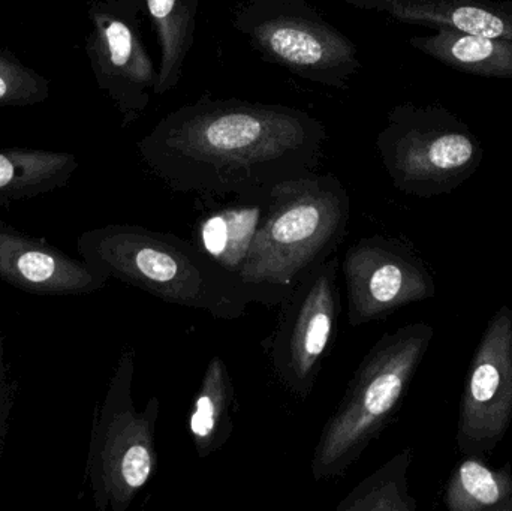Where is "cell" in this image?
Masks as SVG:
<instances>
[{
  "instance_id": "6da1fadb",
  "label": "cell",
  "mask_w": 512,
  "mask_h": 511,
  "mask_svg": "<svg viewBox=\"0 0 512 511\" xmlns=\"http://www.w3.org/2000/svg\"><path fill=\"white\" fill-rule=\"evenodd\" d=\"M325 141V126L300 108L204 96L159 120L137 149L171 191L228 197L315 173Z\"/></svg>"
},
{
  "instance_id": "7a4b0ae2",
  "label": "cell",
  "mask_w": 512,
  "mask_h": 511,
  "mask_svg": "<svg viewBox=\"0 0 512 511\" xmlns=\"http://www.w3.org/2000/svg\"><path fill=\"white\" fill-rule=\"evenodd\" d=\"M78 254L93 269L162 302L240 320L249 306L280 305L286 294L228 272L191 240L134 224H110L81 234Z\"/></svg>"
},
{
  "instance_id": "3957f363",
  "label": "cell",
  "mask_w": 512,
  "mask_h": 511,
  "mask_svg": "<svg viewBox=\"0 0 512 511\" xmlns=\"http://www.w3.org/2000/svg\"><path fill=\"white\" fill-rule=\"evenodd\" d=\"M433 336L430 324H406L382 335L367 351L313 449L315 482L345 476L393 422Z\"/></svg>"
},
{
  "instance_id": "277c9868",
  "label": "cell",
  "mask_w": 512,
  "mask_h": 511,
  "mask_svg": "<svg viewBox=\"0 0 512 511\" xmlns=\"http://www.w3.org/2000/svg\"><path fill=\"white\" fill-rule=\"evenodd\" d=\"M349 219L351 197L334 174L315 171L279 183L240 278L289 296L307 272L337 254Z\"/></svg>"
},
{
  "instance_id": "5b68a950",
  "label": "cell",
  "mask_w": 512,
  "mask_h": 511,
  "mask_svg": "<svg viewBox=\"0 0 512 511\" xmlns=\"http://www.w3.org/2000/svg\"><path fill=\"white\" fill-rule=\"evenodd\" d=\"M135 353L123 351L96 408L87 456V479L99 511H126L158 467L156 426L161 401L152 396L143 411L132 399Z\"/></svg>"
},
{
  "instance_id": "8992f818",
  "label": "cell",
  "mask_w": 512,
  "mask_h": 511,
  "mask_svg": "<svg viewBox=\"0 0 512 511\" xmlns=\"http://www.w3.org/2000/svg\"><path fill=\"white\" fill-rule=\"evenodd\" d=\"M376 149L394 188L420 198L456 191L483 161L480 140L445 108H393Z\"/></svg>"
},
{
  "instance_id": "52a82bcc",
  "label": "cell",
  "mask_w": 512,
  "mask_h": 511,
  "mask_svg": "<svg viewBox=\"0 0 512 511\" xmlns=\"http://www.w3.org/2000/svg\"><path fill=\"white\" fill-rule=\"evenodd\" d=\"M233 27L267 62L303 80L345 90L360 71L357 45L307 0H234Z\"/></svg>"
},
{
  "instance_id": "ba28073f",
  "label": "cell",
  "mask_w": 512,
  "mask_h": 511,
  "mask_svg": "<svg viewBox=\"0 0 512 511\" xmlns=\"http://www.w3.org/2000/svg\"><path fill=\"white\" fill-rule=\"evenodd\" d=\"M339 269L334 254L307 272L280 303L276 326L261 342L274 377L298 401L312 395L339 330Z\"/></svg>"
},
{
  "instance_id": "9c48e42d",
  "label": "cell",
  "mask_w": 512,
  "mask_h": 511,
  "mask_svg": "<svg viewBox=\"0 0 512 511\" xmlns=\"http://www.w3.org/2000/svg\"><path fill=\"white\" fill-rule=\"evenodd\" d=\"M144 0H90L86 54L98 89L131 128L155 96L158 71L141 33Z\"/></svg>"
},
{
  "instance_id": "30bf717a",
  "label": "cell",
  "mask_w": 512,
  "mask_h": 511,
  "mask_svg": "<svg viewBox=\"0 0 512 511\" xmlns=\"http://www.w3.org/2000/svg\"><path fill=\"white\" fill-rule=\"evenodd\" d=\"M342 273L351 327L384 321L436 294L429 264L411 243L399 237H361L346 251Z\"/></svg>"
},
{
  "instance_id": "8fae6325",
  "label": "cell",
  "mask_w": 512,
  "mask_h": 511,
  "mask_svg": "<svg viewBox=\"0 0 512 511\" xmlns=\"http://www.w3.org/2000/svg\"><path fill=\"white\" fill-rule=\"evenodd\" d=\"M512 423V309L495 312L472 357L457 422V449L493 455Z\"/></svg>"
},
{
  "instance_id": "7c38bea8",
  "label": "cell",
  "mask_w": 512,
  "mask_h": 511,
  "mask_svg": "<svg viewBox=\"0 0 512 511\" xmlns=\"http://www.w3.org/2000/svg\"><path fill=\"white\" fill-rule=\"evenodd\" d=\"M0 281L39 296H84L110 279L83 258L75 260L47 240L0 222Z\"/></svg>"
},
{
  "instance_id": "4fadbf2b",
  "label": "cell",
  "mask_w": 512,
  "mask_h": 511,
  "mask_svg": "<svg viewBox=\"0 0 512 511\" xmlns=\"http://www.w3.org/2000/svg\"><path fill=\"white\" fill-rule=\"evenodd\" d=\"M270 192L271 189L219 197L221 203L218 197L201 195L204 209L192 227L191 242L228 272L239 276L267 212Z\"/></svg>"
},
{
  "instance_id": "5bb4252c",
  "label": "cell",
  "mask_w": 512,
  "mask_h": 511,
  "mask_svg": "<svg viewBox=\"0 0 512 511\" xmlns=\"http://www.w3.org/2000/svg\"><path fill=\"white\" fill-rule=\"evenodd\" d=\"M363 11L432 29H453L512 41V2L505 0H345Z\"/></svg>"
},
{
  "instance_id": "9a60e30c",
  "label": "cell",
  "mask_w": 512,
  "mask_h": 511,
  "mask_svg": "<svg viewBox=\"0 0 512 511\" xmlns=\"http://www.w3.org/2000/svg\"><path fill=\"white\" fill-rule=\"evenodd\" d=\"M78 165L74 153L32 147L0 149V207L63 188Z\"/></svg>"
},
{
  "instance_id": "2e32d148",
  "label": "cell",
  "mask_w": 512,
  "mask_h": 511,
  "mask_svg": "<svg viewBox=\"0 0 512 511\" xmlns=\"http://www.w3.org/2000/svg\"><path fill=\"white\" fill-rule=\"evenodd\" d=\"M236 389L221 356L210 359L192 402L189 431L198 458L215 455L234 432Z\"/></svg>"
},
{
  "instance_id": "e0dca14e",
  "label": "cell",
  "mask_w": 512,
  "mask_h": 511,
  "mask_svg": "<svg viewBox=\"0 0 512 511\" xmlns=\"http://www.w3.org/2000/svg\"><path fill=\"white\" fill-rule=\"evenodd\" d=\"M414 36L415 50L450 68L487 78H512V41L453 29Z\"/></svg>"
},
{
  "instance_id": "ac0fdd59",
  "label": "cell",
  "mask_w": 512,
  "mask_h": 511,
  "mask_svg": "<svg viewBox=\"0 0 512 511\" xmlns=\"http://www.w3.org/2000/svg\"><path fill=\"white\" fill-rule=\"evenodd\" d=\"M198 9L200 0H144V14L152 23L161 51L155 96L176 89L182 78L195 44Z\"/></svg>"
},
{
  "instance_id": "d6986e66",
  "label": "cell",
  "mask_w": 512,
  "mask_h": 511,
  "mask_svg": "<svg viewBox=\"0 0 512 511\" xmlns=\"http://www.w3.org/2000/svg\"><path fill=\"white\" fill-rule=\"evenodd\" d=\"M450 511H512V468H492L480 456H466L444 491Z\"/></svg>"
},
{
  "instance_id": "ffe728a7",
  "label": "cell",
  "mask_w": 512,
  "mask_h": 511,
  "mask_svg": "<svg viewBox=\"0 0 512 511\" xmlns=\"http://www.w3.org/2000/svg\"><path fill=\"white\" fill-rule=\"evenodd\" d=\"M414 453L402 450L379 470L361 480L336 507L337 511H415L417 500L409 492L408 473Z\"/></svg>"
},
{
  "instance_id": "44dd1931",
  "label": "cell",
  "mask_w": 512,
  "mask_h": 511,
  "mask_svg": "<svg viewBox=\"0 0 512 511\" xmlns=\"http://www.w3.org/2000/svg\"><path fill=\"white\" fill-rule=\"evenodd\" d=\"M51 81L11 50L0 48V108L32 107L48 101Z\"/></svg>"
},
{
  "instance_id": "7402d4cb",
  "label": "cell",
  "mask_w": 512,
  "mask_h": 511,
  "mask_svg": "<svg viewBox=\"0 0 512 511\" xmlns=\"http://www.w3.org/2000/svg\"><path fill=\"white\" fill-rule=\"evenodd\" d=\"M14 393V381L9 377V369L6 368L5 363V350H3V342L0 339V453H2L3 444H5L9 431L11 411L14 407Z\"/></svg>"
}]
</instances>
